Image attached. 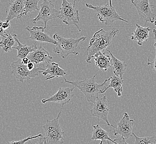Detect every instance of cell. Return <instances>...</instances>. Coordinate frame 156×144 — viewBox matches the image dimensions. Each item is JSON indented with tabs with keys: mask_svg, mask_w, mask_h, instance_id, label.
Wrapping results in <instances>:
<instances>
[{
	"mask_svg": "<svg viewBox=\"0 0 156 144\" xmlns=\"http://www.w3.org/2000/svg\"><path fill=\"white\" fill-rule=\"evenodd\" d=\"M97 73L92 78L85 79L82 81H69L63 78L65 81L67 83L72 84L73 87L78 88L83 93L89 103H94L98 97L99 94H103L107 91V87L109 84V78H107L102 84H98L96 81V77Z\"/></svg>",
	"mask_w": 156,
	"mask_h": 144,
	"instance_id": "6da1fadb",
	"label": "cell"
},
{
	"mask_svg": "<svg viewBox=\"0 0 156 144\" xmlns=\"http://www.w3.org/2000/svg\"><path fill=\"white\" fill-rule=\"evenodd\" d=\"M119 32V30L114 28L110 31H105L103 28L96 32L90 42L89 46L84 49L87 51L86 62L91 63V60L95 54L99 52H104L112 43L113 38Z\"/></svg>",
	"mask_w": 156,
	"mask_h": 144,
	"instance_id": "7a4b0ae2",
	"label": "cell"
},
{
	"mask_svg": "<svg viewBox=\"0 0 156 144\" xmlns=\"http://www.w3.org/2000/svg\"><path fill=\"white\" fill-rule=\"evenodd\" d=\"M54 39L57 41L56 47L53 48V52L58 54L63 58H65L69 54H73L78 55V50L81 48L78 47V44L87 39L86 37H81L78 38H64L57 33L53 35Z\"/></svg>",
	"mask_w": 156,
	"mask_h": 144,
	"instance_id": "3957f363",
	"label": "cell"
},
{
	"mask_svg": "<svg viewBox=\"0 0 156 144\" xmlns=\"http://www.w3.org/2000/svg\"><path fill=\"white\" fill-rule=\"evenodd\" d=\"M62 109L63 105L56 118L52 120L47 119L46 123L43 126L44 133V144H61L64 142V132L59 122Z\"/></svg>",
	"mask_w": 156,
	"mask_h": 144,
	"instance_id": "277c9868",
	"label": "cell"
},
{
	"mask_svg": "<svg viewBox=\"0 0 156 144\" xmlns=\"http://www.w3.org/2000/svg\"><path fill=\"white\" fill-rule=\"evenodd\" d=\"M47 64L48 63L41 64L40 66L37 68H34L32 70H30L28 69L27 65H25L22 63V60L19 59L16 62H13L11 63V73L17 81L23 83L25 80H28L35 78L37 77L40 74L42 73V72L46 69Z\"/></svg>",
	"mask_w": 156,
	"mask_h": 144,
	"instance_id": "5b68a950",
	"label": "cell"
},
{
	"mask_svg": "<svg viewBox=\"0 0 156 144\" xmlns=\"http://www.w3.org/2000/svg\"><path fill=\"white\" fill-rule=\"evenodd\" d=\"M86 6L88 8L94 10L97 13L99 21L105 23L106 26L109 25L113 22L119 20L128 23V21L122 19L119 15L115 7L111 6L109 3H107L105 5L100 6H93L86 3Z\"/></svg>",
	"mask_w": 156,
	"mask_h": 144,
	"instance_id": "8992f818",
	"label": "cell"
},
{
	"mask_svg": "<svg viewBox=\"0 0 156 144\" xmlns=\"http://www.w3.org/2000/svg\"><path fill=\"white\" fill-rule=\"evenodd\" d=\"M59 19L63 23L69 26H75L77 28L79 32H81L79 26L80 17L78 9L75 8L74 3H70L67 0H62V6L59 9Z\"/></svg>",
	"mask_w": 156,
	"mask_h": 144,
	"instance_id": "52a82bcc",
	"label": "cell"
},
{
	"mask_svg": "<svg viewBox=\"0 0 156 144\" xmlns=\"http://www.w3.org/2000/svg\"><path fill=\"white\" fill-rule=\"evenodd\" d=\"M59 11L57 10L53 3L50 0H43V2L40 5V10L37 16L32 19L34 23L38 21H42L44 27L46 28L48 21L53 19H59Z\"/></svg>",
	"mask_w": 156,
	"mask_h": 144,
	"instance_id": "ba28073f",
	"label": "cell"
},
{
	"mask_svg": "<svg viewBox=\"0 0 156 144\" xmlns=\"http://www.w3.org/2000/svg\"><path fill=\"white\" fill-rule=\"evenodd\" d=\"M93 104V107L90 110V115L102 119L106 122L107 125L111 126L113 128H115V126L109 123L108 119V115L110 113V111L106 96H98Z\"/></svg>",
	"mask_w": 156,
	"mask_h": 144,
	"instance_id": "9c48e42d",
	"label": "cell"
},
{
	"mask_svg": "<svg viewBox=\"0 0 156 144\" xmlns=\"http://www.w3.org/2000/svg\"><path fill=\"white\" fill-rule=\"evenodd\" d=\"M132 3L137 10L138 15L141 19L147 22L153 23L156 20V15L153 13L155 5L149 3V0H131Z\"/></svg>",
	"mask_w": 156,
	"mask_h": 144,
	"instance_id": "30bf717a",
	"label": "cell"
},
{
	"mask_svg": "<svg viewBox=\"0 0 156 144\" xmlns=\"http://www.w3.org/2000/svg\"><path fill=\"white\" fill-rule=\"evenodd\" d=\"M134 119H130L127 113H124L123 116L117 123V127L113 128L114 135H120L125 140H128L133 136V128L134 126Z\"/></svg>",
	"mask_w": 156,
	"mask_h": 144,
	"instance_id": "8fae6325",
	"label": "cell"
},
{
	"mask_svg": "<svg viewBox=\"0 0 156 144\" xmlns=\"http://www.w3.org/2000/svg\"><path fill=\"white\" fill-rule=\"evenodd\" d=\"M69 87H60L56 94L48 99H43L42 103L45 104L47 102H55L62 104L63 106L69 103L74 96L73 91L75 89Z\"/></svg>",
	"mask_w": 156,
	"mask_h": 144,
	"instance_id": "7c38bea8",
	"label": "cell"
},
{
	"mask_svg": "<svg viewBox=\"0 0 156 144\" xmlns=\"http://www.w3.org/2000/svg\"><path fill=\"white\" fill-rule=\"evenodd\" d=\"M26 29L30 33L31 36L30 37L26 38L25 39H31L36 42H46L56 45L57 41L44 32V27L34 26L31 28L30 26H28Z\"/></svg>",
	"mask_w": 156,
	"mask_h": 144,
	"instance_id": "4fadbf2b",
	"label": "cell"
},
{
	"mask_svg": "<svg viewBox=\"0 0 156 144\" xmlns=\"http://www.w3.org/2000/svg\"><path fill=\"white\" fill-rule=\"evenodd\" d=\"M27 57L30 61L37 65L50 63L53 59L50 56L49 52L42 46L38 47L36 50L28 54Z\"/></svg>",
	"mask_w": 156,
	"mask_h": 144,
	"instance_id": "5bb4252c",
	"label": "cell"
},
{
	"mask_svg": "<svg viewBox=\"0 0 156 144\" xmlns=\"http://www.w3.org/2000/svg\"><path fill=\"white\" fill-rule=\"evenodd\" d=\"M42 74L44 76L49 75V77L46 79V80L47 81L59 77L65 78V75L67 74V73L65 70L59 67V65L57 63L51 62L47 64L46 69L42 72Z\"/></svg>",
	"mask_w": 156,
	"mask_h": 144,
	"instance_id": "9a60e30c",
	"label": "cell"
},
{
	"mask_svg": "<svg viewBox=\"0 0 156 144\" xmlns=\"http://www.w3.org/2000/svg\"><path fill=\"white\" fill-rule=\"evenodd\" d=\"M25 6V0H15L10 4L9 11L5 21H10L15 18L20 19L21 15Z\"/></svg>",
	"mask_w": 156,
	"mask_h": 144,
	"instance_id": "2e32d148",
	"label": "cell"
},
{
	"mask_svg": "<svg viewBox=\"0 0 156 144\" xmlns=\"http://www.w3.org/2000/svg\"><path fill=\"white\" fill-rule=\"evenodd\" d=\"M93 132L91 138L92 140H101L100 144H115V141L109 137V133L100 126L99 124L93 125Z\"/></svg>",
	"mask_w": 156,
	"mask_h": 144,
	"instance_id": "e0dca14e",
	"label": "cell"
},
{
	"mask_svg": "<svg viewBox=\"0 0 156 144\" xmlns=\"http://www.w3.org/2000/svg\"><path fill=\"white\" fill-rule=\"evenodd\" d=\"M137 28L131 36L132 40L136 41L139 46H142L144 41L149 38V33L152 31L150 27H144L137 24Z\"/></svg>",
	"mask_w": 156,
	"mask_h": 144,
	"instance_id": "ac0fdd59",
	"label": "cell"
},
{
	"mask_svg": "<svg viewBox=\"0 0 156 144\" xmlns=\"http://www.w3.org/2000/svg\"><path fill=\"white\" fill-rule=\"evenodd\" d=\"M93 59L96 66L101 70L107 71L112 66V58L104 52H99L94 54Z\"/></svg>",
	"mask_w": 156,
	"mask_h": 144,
	"instance_id": "d6986e66",
	"label": "cell"
},
{
	"mask_svg": "<svg viewBox=\"0 0 156 144\" xmlns=\"http://www.w3.org/2000/svg\"><path fill=\"white\" fill-rule=\"evenodd\" d=\"M13 37L15 39L16 42L17 43V46L16 47H13L12 48L16 49L17 50V57H19L20 59H22L25 57H27L28 54L36 50L37 48V43H35L34 44L31 46H28L27 44H22L19 41L17 36L16 34H13Z\"/></svg>",
	"mask_w": 156,
	"mask_h": 144,
	"instance_id": "ffe728a7",
	"label": "cell"
},
{
	"mask_svg": "<svg viewBox=\"0 0 156 144\" xmlns=\"http://www.w3.org/2000/svg\"><path fill=\"white\" fill-rule=\"evenodd\" d=\"M109 81L110 82L107 87V90L108 88H113L117 94V96L119 97H121L123 91L122 84L124 83V80L122 78V77L114 74V75L109 78Z\"/></svg>",
	"mask_w": 156,
	"mask_h": 144,
	"instance_id": "44dd1931",
	"label": "cell"
},
{
	"mask_svg": "<svg viewBox=\"0 0 156 144\" xmlns=\"http://www.w3.org/2000/svg\"><path fill=\"white\" fill-rule=\"evenodd\" d=\"M109 52L110 56L112 58V66L113 69V73L116 75H120L122 77V75L125 74L126 70L127 68V64L125 62H122L120 60H118L117 58L113 55L111 52L108 50H106Z\"/></svg>",
	"mask_w": 156,
	"mask_h": 144,
	"instance_id": "7402d4cb",
	"label": "cell"
},
{
	"mask_svg": "<svg viewBox=\"0 0 156 144\" xmlns=\"http://www.w3.org/2000/svg\"><path fill=\"white\" fill-rule=\"evenodd\" d=\"M15 42L13 35L7 33L6 36L2 37V40L0 41V48L5 52H9L12 50Z\"/></svg>",
	"mask_w": 156,
	"mask_h": 144,
	"instance_id": "603a6c76",
	"label": "cell"
},
{
	"mask_svg": "<svg viewBox=\"0 0 156 144\" xmlns=\"http://www.w3.org/2000/svg\"><path fill=\"white\" fill-rule=\"evenodd\" d=\"M40 0H26L25 1V6L21 16L20 19H21L23 17L27 16L28 13L34 12L40 10L38 7V3Z\"/></svg>",
	"mask_w": 156,
	"mask_h": 144,
	"instance_id": "cb8c5ba5",
	"label": "cell"
},
{
	"mask_svg": "<svg viewBox=\"0 0 156 144\" xmlns=\"http://www.w3.org/2000/svg\"><path fill=\"white\" fill-rule=\"evenodd\" d=\"M133 135L135 138L134 144H156V136H144V138H140L137 136L133 132Z\"/></svg>",
	"mask_w": 156,
	"mask_h": 144,
	"instance_id": "d4e9b609",
	"label": "cell"
},
{
	"mask_svg": "<svg viewBox=\"0 0 156 144\" xmlns=\"http://www.w3.org/2000/svg\"><path fill=\"white\" fill-rule=\"evenodd\" d=\"M42 134H40L37 135H34V136H30L27 138H25L23 140H20L18 141H13L11 142H8L7 143L9 144H25L27 142V141H31L33 139H36V138H39L41 136H42Z\"/></svg>",
	"mask_w": 156,
	"mask_h": 144,
	"instance_id": "484cf974",
	"label": "cell"
},
{
	"mask_svg": "<svg viewBox=\"0 0 156 144\" xmlns=\"http://www.w3.org/2000/svg\"><path fill=\"white\" fill-rule=\"evenodd\" d=\"M153 33L154 34V47H155V49H156V54H155V58H154V60L152 62H150V58H148V62H147V64L148 65V66H150L151 67V68L152 69V70H153V72L155 73L156 74V29H153Z\"/></svg>",
	"mask_w": 156,
	"mask_h": 144,
	"instance_id": "4316f807",
	"label": "cell"
},
{
	"mask_svg": "<svg viewBox=\"0 0 156 144\" xmlns=\"http://www.w3.org/2000/svg\"><path fill=\"white\" fill-rule=\"evenodd\" d=\"M113 140H114V141H115L116 144H128V143L126 141V140H125V139L123 138L122 136H121V137L117 138V139H113Z\"/></svg>",
	"mask_w": 156,
	"mask_h": 144,
	"instance_id": "83f0119b",
	"label": "cell"
},
{
	"mask_svg": "<svg viewBox=\"0 0 156 144\" xmlns=\"http://www.w3.org/2000/svg\"><path fill=\"white\" fill-rule=\"evenodd\" d=\"M2 22L0 20V37H5L6 36L7 33L5 31V29H3L2 26Z\"/></svg>",
	"mask_w": 156,
	"mask_h": 144,
	"instance_id": "f1b7e54d",
	"label": "cell"
},
{
	"mask_svg": "<svg viewBox=\"0 0 156 144\" xmlns=\"http://www.w3.org/2000/svg\"><path fill=\"white\" fill-rule=\"evenodd\" d=\"M2 26L3 29L6 30V29H9V28H11V25L9 21H5V20L4 22H2Z\"/></svg>",
	"mask_w": 156,
	"mask_h": 144,
	"instance_id": "f546056e",
	"label": "cell"
},
{
	"mask_svg": "<svg viewBox=\"0 0 156 144\" xmlns=\"http://www.w3.org/2000/svg\"><path fill=\"white\" fill-rule=\"evenodd\" d=\"M34 63L30 61L29 63L27 64V67L30 70H32L34 68Z\"/></svg>",
	"mask_w": 156,
	"mask_h": 144,
	"instance_id": "4dcf8cb0",
	"label": "cell"
},
{
	"mask_svg": "<svg viewBox=\"0 0 156 144\" xmlns=\"http://www.w3.org/2000/svg\"><path fill=\"white\" fill-rule=\"evenodd\" d=\"M21 60H22V63L24 64L25 65H27V64L30 62V60H29V58H28L27 57H25V58H22Z\"/></svg>",
	"mask_w": 156,
	"mask_h": 144,
	"instance_id": "1f68e13d",
	"label": "cell"
},
{
	"mask_svg": "<svg viewBox=\"0 0 156 144\" xmlns=\"http://www.w3.org/2000/svg\"><path fill=\"white\" fill-rule=\"evenodd\" d=\"M109 5L111 6H112V0H109Z\"/></svg>",
	"mask_w": 156,
	"mask_h": 144,
	"instance_id": "d6a6232c",
	"label": "cell"
},
{
	"mask_svg": "<svg viewBox=\"0 0 156 144\" xmlns=\"http://www.w3.org/2000/svg\"><path fill=\"white\" fill-rule=\"evenodd\" d=\"M77 1V0H73V3L75 5V4H76V2Z\"/></svg>",
	"mask_w": 156,
	"mask_h": 144,
	"instance_id": "836d02e7",
	"label": "cell"
},
{
	"mask_svg": "<svg viewBox=\"0 0 156 144\" xmlns=\"http://www.w3.org/2000/svg\"><path fill=\"white\" fill-rule=\"evenodd\" d=\"M154 26H155L156 27V20L154 21Z\"/></svg>",
	"mask_w": 156,
	"mask_h": 144,
	"instance_id": "e575fe53",
	"label": "cell"
},
{
	"mask_svg": "<svg viewBox=\"0 0 156 144\" xmlns=\"http://www.w3.org/2000/svg\"><path fill=\"white\" fill-rule=\"evenodd\" d=\"M114 1H115V0H114Z\"/></svg>",
	"mask_w": 156,
	"mask_h": 144,
	"instance_id": "d590c367",
	"label": "cell"
}]
</instances>
